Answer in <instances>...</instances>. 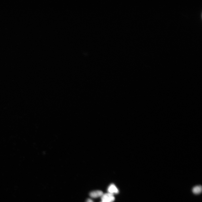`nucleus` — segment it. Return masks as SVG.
Wrapping results in <instances>:
<instances>
[{"label":"nucleus","mask_w":202,"mask_h":202,"mask_svg":"<svg viewBox=\"0 0 202 202\" xmlns=\"http://www.w3.org/2000/svg\"><path fill=\"white\" fill-rule=\"evenodd\" d=\"M101 197L102 201L101 202H113L115 199L113 194L109 193L103 194Z\"/></svg>","instance_id":"obj_1"},{"label":"nucleus","mask_w":202,"mask_h":202,"mask_svg":"<svg viewBox=\"0 0 202 202\" xmlns=\"http://www.w3.org/2000/svg\"><path fill=\"white\" fill-rule=\"evenodd\" d=\"M108 193L113 194H117L119 192V190L117 187L114 184H111L108 187Z\"/></svg>","instance_id":"obj_2"},{"label":"nucleus","mask_w":202,"mask_h":202,"mask_svg":"<svg viewBox=\"0 0 202 202\" xmlns=\"http://www.w3.org/2000/svg\"><path fill=\"white\" fill-rule=\"evenodd\" d=\"M103 194V192L102 191L97 190L91 192L90 194V195L92 198H97L102 196Z\"/></svg>","instance_id":"obj_3"},{"label":"nucleus","mask_w":202,"mask_h":202,"mask_svg":"<svg viewBox=\"0 0 202 202\" xmlns=\"http://www.w3.org/2000/svg\"><path fill=\"white\" fill-rule=\"evenodd\" d=\"M86 202H93V201L90 199H88Z\"/></svg>","instance_id":"obj_5"},{"label":"nucleus","mask_w":202,"mask_h":202,"mask_svg":"<svg viewBox=\"0 0 202 202\" xmlns=\"http://www.w3.org/2000/svg\"><path fill=\"white\" fill-rule=\"evenodd\" d=\"M192 191L194 193L196 194L200 193L202 191V186L200 185L194 186L192 189Z\"/></svg>","instance_id":"obj_4"}]
</instances>
